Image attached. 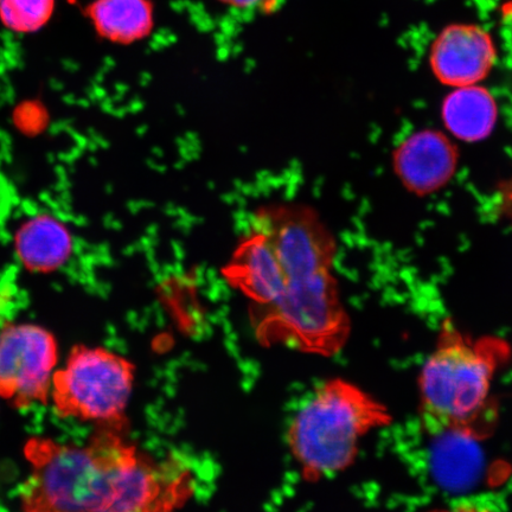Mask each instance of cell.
<instances>
[{"label":"cell","instance_id":"1","mask_svg":"<svg viewBox=\"0 0 512 512\" xmlns=\"http://www.w3.org/2000/svg\"><path fill=\"white\" fill-rule=\"evenodd\" d=\"M336 254V239L315 209L299 203L256 209L222 274L251 300L249 317L262 345L324 357L345 347L351 320L339 296Z\"/></svg>","mask_w":512,"mask_h":512},{"label":"cell","instance_id":"2","mask_svg":"<svg viewBox=\"0 0 512 512\" xmlns=\"http://www.w3.org/2000/svg\"><path fill=\"white\" fill-rule=\"evenodd\" d=\"M101 426L78 446L34 437L24 446L30 475L19 489L28 512H166L194 495V477L181 460H157Z\"/></svg>","mask_w":512,"mask_h":512},{"label":"cell","instance_id":"3","mask_svg":"<svg viewBox=\"0 0 512 512\" xmlns=\"http://www.w3.org/2000/svg\"><path fill=\"white\" fill-rule=\"evenodd\" d=\"M510 355L503 339H473L447 320L419 375L420 416L427 433L477 437L479 422L490 409L492 381Z\"/></svg>","mask_w":512,"mask_h":512},{"label":"cell","instance_id":"4","mask_svg":"<svg viewBox=\"0 0 512 512\" xmlns=\"http://www.w3.org/2000/svg\"><path fill=\"white\" fill-rule=\"evenodd\" d=\"M392 421L388 407L366 390L332 379L294 416L287 444L306 482L317 483L349 469L362 438Z\"/></svg>","mask_w":512,"mask_h":512},{"label":"cell","instance_id":"5","mask_svg":"<svg viewBox=\"0 0 512 512\" xmlns=\"http://www.w3.org/2000/svg\"><path fill=\"white\" fill-rule=\"evenodd\" d=\"M134 380L136 367L127 358L79 344L55 370L50 399L60 418L124 428Z\"/></svg>","mask_w":512,"mask_h":512},{"label":"cell","instance_id":"6","mask_svg":"<svg viewBox=\"0 0 512 512\" xmlns=\"http://www.w3.org/2000/svg\"><path fill=\"white\" fill-rule=\"evenodd\" d=\"M59 343L40 325L9 323L0 331V399L15 409L47 405Z\"/></svg>","mask_w":512,"mask_h":512},{"label":"cell","instance_id":"7","mask_svg":"<svg viewBox=\"0 0 512 512\" xmlns=\"http://www.w3.org/2000/svg\"><path fill=\"white\" fill-rule=\"evenodd\" d=\"M428 61L445 86L479 85L494 69L497 50L489 32L478 25L452 24L435 38Z\"/></svg>","mask_w":512,"mask_h":512},{"label":"cell","instance_id":"8","mask_svg":"<svg viewBox=\"0 0 512 512\" xmlns=\"http://www.w3.org/2000/svg\"><path fill=\"white\" fill-rule=\"evenodd\" d=\"M459 150L444 132L425 128L409 134L393 152L395 175L420 197L443 190L457 174Z\"/></svg>","mask_w":512,"mask_h":512},{"label":"cell","instance_id":"9","mask_svg":"<svg viewBox=\"0 0 512 512\" xmlns=\"http://www.w3.org/2000/svg\"><path fill=\"white\" fill-rule=\"evenodd\" d=\"M70 230L50 215H38L17 230L15 249L19 261L32 273L48 274L60 270L73 254Z\"/></svg>","mask_w":512,"mask_h":512},{"label":"cell","instance_id":"10","mask_svg":"<svg viewBox=\"0 0 512 512\" xmlns=\"http://www.w3.org/2000/svg\"><path fill=\"white\" fill-rule=\"evenodd\" d=\"M441 119L447 132L460 142H483L497 125V101L488 88L456 87L441 105Z\"/></svg>","mask_w":512,"mask_h":512},{"label":"cell","instance_id":"11","mask_svg":"<svg viewBox=\"0 0 512 512\" xmlns=\"http://www.w3.org/2000/svg\"><path fill=\"white\" fill-rule=\"evenodd\" d=\"M86 16L96 34L120 46L143 41L155 24L150 0H93Z\"/></svg>","mask_w":512,"mask_h":512},{"label":"cell","instance_id":"12","mask_svg":"<svg viewBox=\"0 0 512 512\" xmlns=\"http://www.w3.org/2000/svg\"><path fill=\"white\" fill-rule=\"evenodd\" d=\"M56 0H0V22L18 34H32L46 27Z\"/></svg>","mask_w":512,"mask_h":512},{"label":"cell","instance_id":"13","mask_svg":"<svg viewBox=\"0 0 512 512\" xmlns=\"http://www.w3.org/2000/svg\"><path fill=\"white\" fill-rule=\"evenodd\" d=\"M220 3L235 9H248L258 4L260 0H219Z\"/></svg>","mask_w":512,"mask_h":512},{"label":"cell","instance_id":"14","mask_svg":"<svg viewBox=\"0 0 512 512\" xmlns=\"http://www.w3.org/2000/svg\"><path fill=\"white\" fill-rule=\"evenodd\" d=\"M503 208L512 216V182L505 185L502 191Z\"/></svg>","mask_w":512,"mask_h":512}]
</instances>
